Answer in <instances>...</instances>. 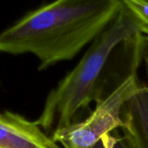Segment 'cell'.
<instances>
[{
  "instance_id": "obj_3",
  "label": "cell",
  "mask_w": 148,
  "mask_h": 148,
  "mask_svg": "<svg viewBox=\"0 0 148 148\" xmlns=\"http://www.w3.org/2000/svg\"><path fill=\"white\" fill-rule=\"evenodd\" d=\"M142 87L136 71L132 72L97 101L87 118L54 131L51 138L64 148H93L104 135L124 125L122 108Z\"/></svg>"
},
{
  "instance_id": "obj_8",
  "label": "cell",
  "mask_w": 148,
  "mask_h": 148,
  "mask_svg": "<svg viewBox=\"0 0 148 148\" xmlns=\"http://www.w3.org/2000/svg\"><path fill=\"white\" fill-rule=\"evenodd\" d=\"M146 37H147V40H148V35H147V36H146Z\"/></svg>"
},
{
  "instance_id": "obj_6",
  "label": "cell",
  "mask_w": 148,
  "mask_h": 148,
  "mask_svg": "<svg viewBox=\"0 0 148 148\" xmlns=\"http://www.w3.org/2000/svg\"><path fill=\"white\" fill-rule=\"evenodd\" d=\"M111 133L104 135L93 148H130L124 136L118 137Z\"/></svg>"
},
{
  "instance_id": "obj_2",
  "label": "cell",
  "mask_w": 148,
  "mask_h": 148,
  "mask_svg": "<svg viewBox=\"0 0 148 148\" xmlns=\"http://www.w3.org/2000/svg\"><path fill=\"white\" fill-rule=\"evenodd\" d=\"M139 33L147 36L148 25L124 2L117 17L92 41L78 64L49 92L36 123L49 134L76 122L92 100L104 97L106 69L116 49Z\"/></svg>"
},
{
  "instance_id": "obj_1",
  "label": "cell",
  "mask_w": 148,
  "mask_h": 148,
  "mask_svg": "<svg viewBox=\"0 0 148 148\" xmlns=\"http://www.w3.org/2000/svg\"><path fill=\"white\" fill-rule=\"evenodd\" d=\"M124 0H54L0 32V52L30 53L40 71L74 58L117 17Z\"/></svg>"
},
{
  "instance_id": "obj_4",
  "label": "cell",
  "mask_w": 148,
  "mask_h": 148,
  "mask_svg": "<svg viewBox=\"0 0 148 148\" xmlns=\"http://www.w3.org/2000/svg\"><path fill=\"white\" fill-rule=\"evenodd\" d=\"M0 148H62L36 121L12 112H0Z\"/></svg>"
},
{
  "instance_id": "obj_5",
  "label": "cell",
  "mask_w": 148,
  "mask_h": 148,
  "mask_svg": "<svg viewBox=\"0 0 148 148\" xmlns=\"http://www.w3.org/2000/svg\"><path fill=\"white\" fill-rule=\"evenodd\" d=\"M121 117L120 129L130 148H148V86L124 105Z\"/></svg>"
},
{
  "instance_id": "obj_7",
  "label": "cell",
  "mask_w": 148,
  "mask_h": 148,
  "mask_svg": "<svg viewBox=\"0 0 148 148\" xmlns=\"http://www.w3.org/2000/svg\"><path fill=\"white\" fill-rule=\"evenodd\" d=\"M125 2L133 8L148 25V3L143 0H125Z\"/></svg>"
}]
</instances>
